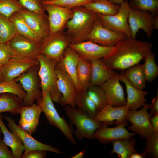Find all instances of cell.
Wrapping results in <instances>:
<instances>
[{
    "instance_id": "35",
    "label": "cell",
    "mask_w": 158,
    "mask_h": 158,
    "mask_svg": "<svg viewBox=\"0 0 158 158\" xmlns=\"http://www.w3.org/2000/svg\"><path fill=\"white\" fill-rule=\"evenodd\" d=\"M86 92L99 112L109 104L105 93L100 86H89Z\"/></svg>"
},
{
    "instance_id": "39",
    "label": "cell",
    "mask_w": 158,
    "mask_h": 158,
    "mask_svg": "<svg viewBox=\"0 0 158 158\" xmlns=\"http://www.w3.org/2000/svg\"><path fill=\"white\" fill-rule=\"evenodd\" d=\"M24 8L18 0H0V14L8 18Z\"/></svg>"
},
{
    "instance_id": "55",
    "label": "cell",
    "mask_w": 158,
    "mask_h": 158,
    "mask_svg": "<svg viewBox=\"0 0 158 158\" xmlns=\"http://www.w3.org/2000/svg\"><path fill=\"white\" fill-rule=\"evenodd\" d=\"M1 43V42H0V43Z\"/></svg>"
},
{
    "instance_id": "41",
    "label": "cell",
    "mask_w": 158,
    "mask_h": 158,
    "mask_svg": "<svg viewBox=\"0 0 158 158\" xmlns=\"http://www.w3.org/2000/svg\"><path fill=\"white\" fill-rule=\"evenodd\" d=\"M93 0H52L42 2L43 5L51 4L72 9L76 7L84 6Z\"/></svg>"
},
{
    "instance_id": "19",
    "label": "cell",
    "mask_w": 158,
    "mask_h": 158,
    "mask_svg": "<svg viewBox=\"0 0 158 158\" xmlns=\"http://www.w3.org/2000/svg\"><path fill=\"white\" fill-rule=\"evenodd\" d=\"M69 46L78 54L80 58L89 61L94 59H102L106 56L110 52L113 47H104L89 41L71 44Z\"/></svg>"
},
{
    "instance_id": "18",
    "label": "cell",
    "mask_w": 158,
    "mask_h": 158,
    "mask_svg": "<svg viewBox=\"0 0 158 158\" xmlns=\"http://www.w3.org/2000/svg\"><path fill=\"white\" fill-rule=\"evenodd\" d=\"M19 12L30 28L43 42L50 35L48 16L45 12L37 13L25 8Z\"/></svg>"
},
{
    "instance_id": "47",
    "label": "cell",
    "mask_w": 158,
    "mask_h": 158,
    "mask_svg": "<svg viewBox=\"0 0 158 158\" xmlns=\"http://www.w3.org/2000/svg\"><path fill=\"white\" fill-rule=\"evenodd\" d=\"M150 121L154 132H158V114L151 117Z\"/></svg>"
},
{
    "instance_id": "25",
    "label": "cell",
    "mask_w": 158,
    "mask_h": 158,
    "mask_svg": "<svg viewBox=\"0 0 158 158\" xmlns=\"http://www.w3.org/2000/svg\"><path fill=\"white\" fill-rule=\"evenodd\" d=\"M80 57L78 54L70 46L65 50L61 59L56 65L66 72L72 78L76 87L77 93L79 87L77 78V70Z\"/></svg>"
},
{
    "instance_id": "40",
    "label": "cell",
    "mask_w": 158,
    "mask_h": 158,
    "mask_svg": "<svg viewBox=\"0 0 158 158\" xmlns=\"http://www.w3.org/2000/svg\"><path fill=\"white\" fill-rule=\"evenodd\" d=\"M4 93L15 94L23 100L26 95L20 84L14 80L0 83V94Z\"/></svg>"
},
{
    "instance_id": "28",
    "label": "cell",
    "mask_w": 158,
    "mask_h": 158,
    "mask_svg": "<svg viewBox=\"0 0 158 158\" xmlns=\"http://www.w3.org/2000/svg\"><path fill=\"white\" fill-rule=\"evenodd\" d=\"M23 100L17 95L9 93L0 94V114L8 112L11 115L20 114Z\"/></svg>"
},
{
    "instance_id": "43",
    "label": "cell",
    "mask_w": 158,
    "mask_h": 158,
    "mask_svg": "<svg viewBox=\"0 0 158 158\" xmlns=\"http://www.w3.org/2000/svg\"><path fill=\"white\" fill-rule=\"evenodd\" d=\"M14 55L6 44L0 43V66L7 63Z\"/></svg>"
},
{
    "instance_id": "15",
    "label": "cell",
    "mask_w": 158,
    "mask_h": 158,
    "mask_svg": "<svg viewBox=\"0 0 158 158\" xmlns=\"http://www.w3.org/2000/svg\"><path fill=\"white\" fill-rule=\"evenodd\" d=\"M128 22L131 33V38L136 39L137 33L142 29L150 38L154 29L153 16L148 11L130 8L129 11Z\"/></svg>"
},
{
    "instance_id": "9",
    "label": "cell",
    "mask_w": 158,
    "mask_h": 158,
    "mask_svg": "<svg viewBox=\"0 0 158 158\" xmlns=\"http://www.w3.org/2000/svg\"><path fill=\"white\" fill-rule=\"evenodd\" d=\"M71 44V38L64 30L50 34L41 44L40 54L57 62L61 58L65 50Z\"/></svg>"
},
{
    "instance_id": "8",
    "label": "cell",
    "mask_w": 158,
    "mask_h": 158,
    "mask_svg": "<svg viewBox=\"0 0 158 158\" xmlns=\"http://www.w3.org/2000/svg\"><path fill=\"white\" fill-rule=\"evenodd\" d=\"M130 8L126 0L120 5L118 13L116 14L104 15L98 14L97 19L101 24L109 29L131 37L130 28L128 22Z\"/></svg>"
},
{
    "instance_id": "5",
    "label": "cell",
    "mask_w": 158,
    "mask_h": 158,
    "mask_svg": "<svg viewBox=\"0 0 158 158\" xmlns=\"http://www.w3.org/2000/svg\"><path fill=\"white\" fill-rule=\"evenodd\" d=\"M36 101L44 114L48 122L58 128L70 142L77 145L73 137L74 131L73 125L68 123L64 116H60L54 106L50 93L48 92L42 95L40 99Z\"/></svg>"
},
{
    "instance_id": "50",
    "label": "cell",
    "mask_w": 158,
    "mask_h": 158,
    "mask_svg": "<svg viewBox=\"0 0 158 158\" xmlns=\"http://www.w3.org/2000/svg\"><path fill=\"white\" fill-rule=\"evenodd\" d=\"M154 29H158V15L153 16Z\"/></svg>"
},
{
    "instance_id": "33",
    "label": "cell",
    "mask_w": 158,
    "mask_h": 158,
    "mask_svg": "<svg viewBox=\"0 0 158 158\" xmlns=\"http://www.w3.org/2000/svg\"><path fill=\"white\" fill-rule=\"evenodd\" d=\"M75 103L77 109L87 113L93 118L99 112L95 104L89 97L86 91L81 92L77 94Z\"/></svg>"
},
{
    "instance_id": "29",
    "label": "cell",
    "mask_w": 158,
    "mask_h": 158,
    "mask_svg": "<svg viewBox=\"0 0 158 158\" xmlns=\"http://www.w3.org/2000/svg\"><path fill=\"white\" fill-rule=\"evenodd\" d=\"M110 154H117L121 158H130L131 154L138 152L135 149L136 140L133 137L127 139H118L112 142Z\"/></svg>"
},
{
    "instance_id": "3",
    "label": "cell",
    "mask_w": 158,
    "mask_h": 158,
    "mask_svg": "<svg viewBox=\"0 0 158 158\" xmlns=\"http://www.w3.org/2000/svg\"><path fill=\"white\" fill-rule=\"evenodd\" d=\"M37 59L39 63L38 73L42 96L49 92L53 102L59 103L62 95L57 85V62L42 54H39Z\"/></svg>"
},
{
    "instance_id": "48",
    "label": "cell",
    "mask_w": 158,
    "mask_h": 158,
    "mask_svg": "<svg viewBox=\"0 0 158 158\" xmlns=\"http://www.w3.org/2000/svg\"><path fill=\"white\" fill-rule=\"evenodd\" d=\"M85 150H82L73 156L72 157V158H82L85 155Z\"/></svg>"
},
{
    "instance_id": "26",
    "label": "cell",
    "mask_w": 158,
    "mask_h": 158,
    "mask_svg": "<svg viewBox=\"0 0 158 158\" xmlns=\"http://www.w3.org/2000/svg\"><path fill=\"white\" fill-rule=\"evenodd\" d=\"M3 116L0 114V128L4 135L3 140L12 150L14 158H21L24 150V146L18 135L10 132L3 122Z\"/></svg>"
},
{
    "instance_id": "6",
    "label": "cell",
    "mask_w": 158,
    "mask_h": 158,
    "mask_svg": "<svg viewBox=\"0 0 158 158\" xmlns=\"http://www.w3.org/2000/svg\"><path fill=\"white\" fill-rule=\"evenodd\" d=\"M39 66V64L32 66L14 80L19 82L26 93L22 106H30L35 100H40L42 97L38 73Z\"/></svg>"
},
{
    "instance_id": "17",
    "label": "cell",
    "mask_w": 158,
    "mask_h": 158,
    "mask_svg": "<svg viewBox=\"0 0 158 158\" xmlns=\"http://www.w3.org/2000/svg\"><path fill=\"white\" fill-rule=\"evenodd\" d=\"M6 44L14 56L37 59L41 53V44L18 34Z\"/></svg>"
},
{
    "instance_id": "51",
    "label": "cell",
    "mask_w": 158,
    "mask_h": 158,
    "mask_svg": "<svg viewBox=\"0 0 158 158\" xmlns=\"http://www.w3.org/2000/svg\"><path fill=\"white\" fill-rule=\"evenodd\" d=\"M109 1L116 4L120 5L124 1V0H108Z\"/></svg>"
},
{
    "instance_id": "52",
    "label": "cell",
    "mask_w": 158,
    "mask_h": 158,
    "mask_svg": "<svg viewBox=\"0 0 158 158\" xmlns=\"http://www.w3.org/2000/svg\"><path fill=\"white\" fill-rule=\"evenodd\" d=\"M3 81V75L2 71L0 67V83Z\"/></svg>"
},
{
    "instance_id": "53",
    "label": "cell",
    "mask_w": 158,
    "mask_h": 158,
    "mask_svg": "<svg viewBox=\"0 0 158 158\" xmlns=\"http://www.w3.org/2000/svg\"><path fill=\"white\" fill-rule=\"evenodd\" d=\"M1 133H2L1 130V128H0V137H1Z\"/></svg>"
},
{
    "instance_id": "49",
    "label": "cell",
    "mask_w": 158,
    "mask_h": 158,
    "mask_svg": "<svg viewBox=\"0 0 158 158\" xmlns=\"http://www.w3.org/2000/svg\"><path fill=\"white\" fill-rule=\"evenodd\" d=\"M130 158H145V157L142 153L140 154L138 152L132 154Z\"/></svg>"
},
{
    "instance_id": "20",
    "label": "cell",
    "mask_w": 158,
    "mask_h": 158,
    "mask_svg": "<svg viewBox=\"0 0 158 158\" xmlns=\"http://www.w3.org/2000/svg\"><path fill=\"white\" fill-rule=\"evenodd\" d=\"M119 73L116 74L100 86L104 90L109 104L113 107L126 106V99L120 83Z\"/></svg>"
},
{
    "instance_id": "14",
    "label": "cell",
    "mask_w": 158,
    "mask_h": 158,
    "mask_svg": "<svg viewBox=\"0 0 158 158\" xmlns=\"http://www.w3.org/2000/svg\"><path fill=\"white\" fill-rule=\"evenodd\" d=\"M127 37L124 34L114 32L106 28L97 18L85 41H90L104 47H111Z\"/></svg>"
},
{
    "instance_id": "1",
    "label": "cell",
    "mask_w": 158,
    "mask_h": 158,
    "mask_svg": "<svg viewBox=\"0 0 158 158\" xmlns=\"http://www.w3.org/2000/svg\"><path fill=\"white\" fill-rule=\"evenodd\" d=\"M152 47L150 42L127 37L113 46L109 54L102 59L113 70L123 71L139 64L152 52Z\"/></svg>"
},
{
    "instance_id": "11",
    "label": "cell",
    "mask_w": 158,
    "mask_h": 158,
    "mask_svg": "<svg viewBox=\"0 0 158 158\" xmlns=\"http://www.w3.org/2000/svg\"><path fill=\"white\" fill-rule=\"evenodd\" d=\"M5 118L8 122L7 126L10 130L16 133L20 138L24 147V153L36 150L49 151L56 154L63 153L52 145L43 143L35 139L31 135L17 125L15 120L11 117L5 116Z\"/></svg>"
},
{
    "instance_id": "36",
    "label": "cell",
    "mask_w": 158,
    "mask_h": 158,
    "mask_svg": "<svg viewBox=\"0 0 158 158\" xmlns=\"http://www.w3.org/2000/svg\"><path fill=\"white\" fill-rule=\"evenodd\" d=\"M130 8L149 12L152 16L158 15V0H131Z\"/></svg>"
},
{
    "instance_id": "32",
    "label": "cell",
    "mask_w": 158,
    "mask_h": 158,
    "mask_svg": "<svg viewBox=\"0 0 158 158\" xmlns=\"http://www.w3.org/2000/svg\"><path fill=\"white\" fill-rule=\"evenodd\" d=\"M91 70L90 62L80 58L77 70V78L79 87L78 93L86 91L89 87Z\"/></svg>"
},
{
    "instance_id": "46",
    "label": "cell",
    "mask_w": 158,
    "mask_h": 158,
    "mask_svg": "<svg viewBox=\"0 0 158 158\" xmlns=\"http://www.w3.org/2000/svg\"><path fill=\"white\" fill-rule=\"evenodd\" d=\"M149 109L150 110V114L152 116L158 114V94L152 99L151 104H150Z\"/></svg>"
},
{
    "instance_id": "16",
    "label": "cell",
    "mask_w": 158,
    "mask_h": 158,
    "mask_svg": "<svg viewBox=\"0 0 158 158\" xmlns=\"http://www.w3.org/2000/svg\"><path fill=\"white\" fill-rule=\"evenodd\" d=\"M102 126L98 128L94 133V136L100 143L104 145L112 143L118 139H127L133 137L135 133L130 132L125 126L128 125L127 121L110 128L102 123Z\"/></svg>"
},
{
    "instance_id": "13",
    "label": "cell",
    "mask_w": 158,
    "mask_h": 158,
    "mask_svg": "<svg viewBox=\"0 0 158 158\" xmlns=\"http://www.w3.org/2000/svg\"><path fill=\"white\" fill-rule=\"evenodd\" d=\"M57 85L62 95L59 103L63 106L68 105L76 108L75 100L77 91L75 85L71 77L64 71L56 65Z\"/></svg>"
},
{
    "instance_id": "10",
    "label": "cell",
    "mask_w": 158,
    "mask_h": 158,
    "mask_svg": "<svg viewBox=\"0 0 158 158\" xmlns=\"http://www.w3.org/2000/svg\"><path fill=\"white\" fill-rule=\"evenodd\" d=\"M39 64L37 59L14 56L1 66L3 81L14 80L32 66Z\"/></svg>"
},
{
    "instance_id": "21",
    "label": "cell",
    "mask_w": 158,
    "mask_h": 158,
    "mask_svg": "<svg viewBox=\"0 0 158 158\" xmlns=\"http://www.w3.org/2000/svg\"><path fill=\"white\" fill-rule=\"evenodd\" d=\"M130 109L126 106L113 107L108 104L94 117L97 121L107 125H116L127 121L126 116Z\"/></svg>"
},
{
    "instance_id": "34",
    "label": "cell",
    "mask_w": 158,
    "mask_h": 158,
    "mask_svg": "<svg viewBox=\"0 0 158 158\" xmlns=\"http://www.w3.org/2000/svg\"><path fill=\"white\" fill-rule=\"evenodd\" d=\"M18 34L15 26L8 18L0 14L1 43L6 44Z\"/></svg>"
},
{
    "instance_id": "23",
    "label": "cell",
    "mask_w": 158,
    "mask_h": 158,
    "mask_svg": "<svg viewBox=\"0 0 158 158\" xmlns=\"http://www.w3.org/2000/svg\"><path fill=\"white\" fill-rule=\"evenodd\" d=\"M120 81L125 84L127 94L126 106L132 110H137L142 107L147 102L145 96L148 92L147 91L138 88L129 82L123 72L119 73Z\"/></svg>"
},
{
    "instance_id": "30",
    "label": "cell",
    "mask_w": 158,
    "mask_h": 158,
    "mask_svg": "<svg viewBox=\"0 0 158 158\" xmlns=\"http://www.w3.org/2000/svg\"><path fill=\"white\" fill-rule=\"evenodd\" d=\"M124 75L133 86L143 90L146 87V79L144 70V65L138 64L124 70Z\"/></svg>"
},
{
    "instance_id": "45",
    "label": "cell",
    "mask_w": 158,
    "mask_h": 158,
    "mask_svg": "<svg viewBox=\"0 0 158 158\" xmlns=\"http://www.w3.org/2000/svg\"><path fill=\"white\" fill-rule=\"evenodd\" d=\"M47 151L41 150H33L24 153L21 158H45L46 157Z\"/></svg>"
},
{
    "instance_id": "27",
    "label": "cell",
    "mask_w": 158,
    "mask_h": 158,
    "mask_svg": "<svg viewBox=\"0 0 158 158\" xmlns=\"http://www.w3.org/2000/svg\"><path fill=\"white\" fill-rule=\"evenodd\" d=\"M9 19L13 24L18 34L36 42L42 43L43 40L30 28L19 12L13 13Z\"/></svg>"
},
{
    "instance_id": "37",
    "label": "cell",
    "mask_w": 158,
    "mask_h": 158,
    "mask_svg": "<svg viewBox=\"0 0 158 158\" xmlns=\"http://www.w3.org/2000/svg\"><path fill=\"white\" fill-rule=\"evenodd\" d=\"M155 56L152 52L147 55L145 59L144 70L146 81L153 82L158 75V66L155 60Z\"/></svg>"
},
{
    "instance_id": "56",
    "label": "cell",
    "mask_w": 158,
    "mask_h": 158,
    "mask_svg": "<svg viewBox=\"0 0 158 158\" xmlns=\"http://www.w3.org/2000/svg\"></svg>"
},
{
    "instance_id": "7",
    "label": "cell",
    "mask_w": 158,
    "mask_h": 158,
    "mask_svg": "<svg viewBox=\"0 0 158 158\" xmlns=\"http://www.w3.org/2000/svg\"><path fill=\"white\" fill-rule=\"evenodd\" d=\"M149 106L146 102L140 110L130 109L125 118L131 124L128 127V130L138 134L143 139H146L154 132L150 121L152 116L148 112Z\"/></svg>"
},
{
    "instance_id": "44",
    "label": "cell",
    "mask_w": 158,
    "mask_h": 158,
    "mask_svg": "<svg viewBox=\"0 0 158 158\" xmlns=\"http://www.w3.org/2000/svg\"><path fill=\"white\" fill-rule=\"evenodd\" d=\"M0 158H14L12 151L9 150L3 139L0 137Z\"/></svg>"
},
{
    "instance_id": "12",
    "label": "cell",
    "mask_w": 158,
    "mask_h": 158,
    "mask_svg": "<svg viewBox=\"0 0 158 158\" xmlns=\"http://www.w3.org/2000/svg\"><path fill=\"white\" fill-rule=\"evenodd\" d=\"M43 5L48 14L50 34L63 31L67 22L73 15V9L54 4Z\"/></svg>"
},
{
    "instance_id": "22",
    "label": "cell",
    "mask_w": 158,
    "mask_h": 158,
    "mask_svg": "<svg viewBox=\"0 0 158 158\" xmlns=\"http://www.w3.org/2000/svg\"><path fill=\"white\" fill-rule=\"evenodd\" d=\"M42 112L37 104L34 103L28 107L22 106L20 113V117L18 126L31 135L35 132L39 125Z\"/></svg>"
},
{
    "instance_id": "31",
    "label": "cell",
    "mask_w": 158,
    "mask_h": 158,
    "mask_svg": "<svg viewBox=\"0 0 158 158\" xmlns=\"http://www.w3.org/2000/svg\"><path fill=\"white\" fill-rule=\"evenodd\" d=\"M83 6L97 14L110 15L118 13L120 5L108 0H93Z\"/></svg>"
},
{
    "instance_id": "24",
    "label": "cell",
    "mask_w": 158,
    "mask_h": 158,
    "mask_svg": "<svg viewBox=\"0 0 158 158\" xmlns=\"http://www.w3.org/2000/svg\"><path fill=\"white\" fill-rule=\"evenodd\" d=\"M91 65V74L89 87L100 86L113 77L116 73L102 60L96 59L90 61Z\"/></svg>"
},
{
    "instance_id": "38",
    "label": "cell",
    "mask_w": 158,
    "mask_h": 158,
    "mask_svg": "<svg viewBox=\"0 0 158 158\" xmlns=\"http://www.w3.org/2000/svg\"><path fill=\"white\" fill-rule=\"evenodd\" d=\"M142 154L145 158L158 157V132H154L146 139Z\"/></svg>"
},
{
    "instance_id": "4",
    "label": "cell",
    "mask_w": 158,
    "mask_h": 158,
    "mask_svg": "<svg viewBox=\"0 0 158 158\" xmlns=\"http://www.w3.org/2000/svg\"><path fill=\"white\" fill-rule=\"evenodd\" d=\"M65 110L70 123L75 126L76 130L74 133L79 140L80 141L83 138L95 139L94 133L102 126V123L97 121L87 113L69 105L65 106Z\"/></svg>"
},
{
    "instance_id": "54",
    "label": "cell",
    "mask_w": 158,
    "mask_h": 158,
    "mask_svg": "<svg viewBox=\"0 0 158 158\" xmlns=\"http://www.w3.org/2000/svg\"><path fill=\"white\" fill-rule=\"evenodd\" d=\"M41 0L42 1V2H43V1H47V0Z\"/></svg>"
},
{
    "instance_id": "42",
    "label": "cell",
    "mask_w": 158,
    "mask_h": 158,
    "mask_svg": "<svg viewBox=\"0 0 158 158\" xmlns=\"http://www.w3.org/2000/svg\"><path fill=\"white\" fill-rule=\"evenodd\" d=\"M24 8L29 11L37 12H45L41 0H18Z\"/></svg>"
},
{
    "instance_id": "2",
    "label": "cell",
    "mask_w": 158,
    "mask_h": 158,
    "mask_svg": "<svg viewBox=\"0 0 158 158\" xmlns=\"http://www.w3.org/2000/svg\"><path fill=\"white\" fill-rule=\"evenodd\" d=\"M72 9L73 15L66 25V32L71 44H75L85 41L97 18L98 14L83 6Z\"/></svg>"
}]
</instances>
